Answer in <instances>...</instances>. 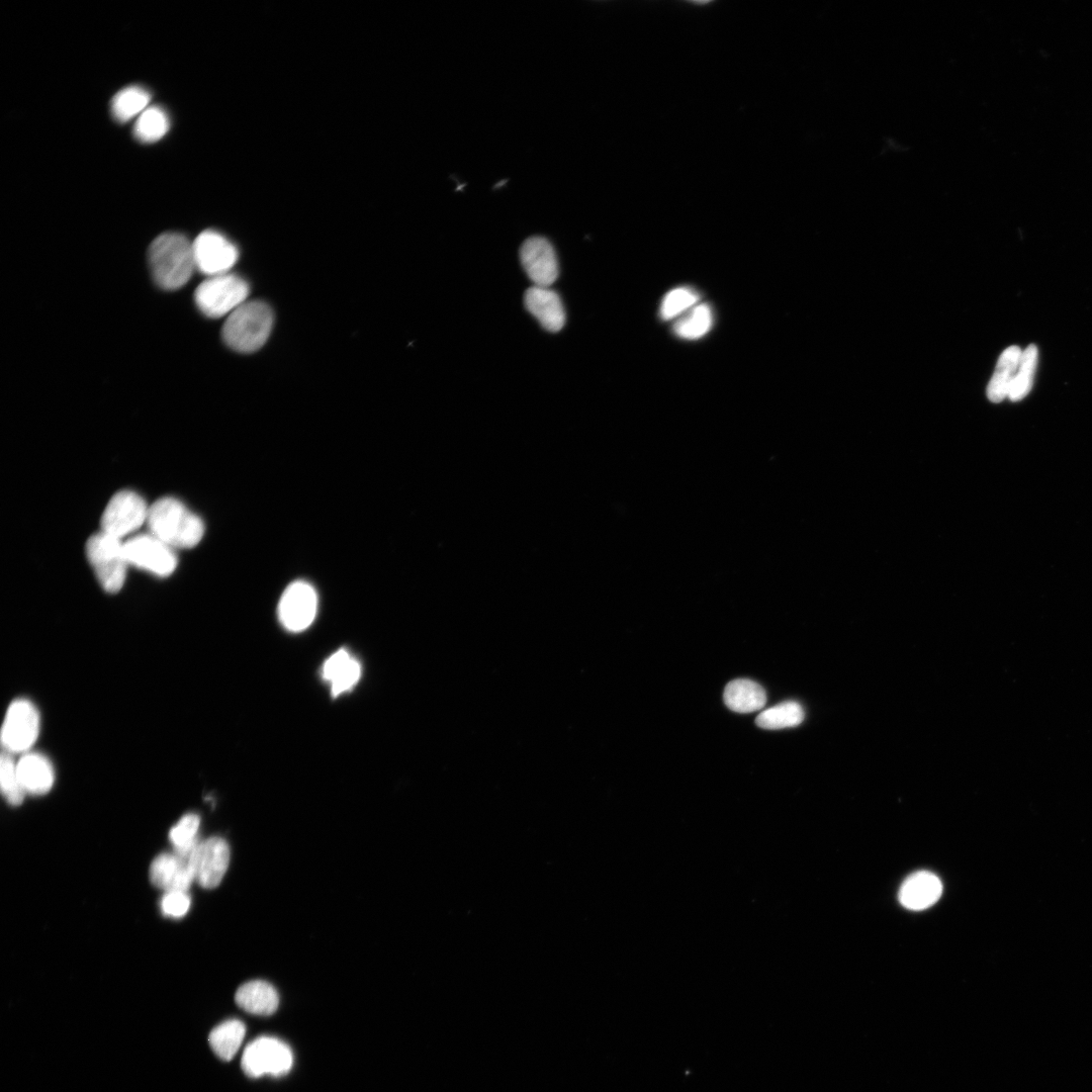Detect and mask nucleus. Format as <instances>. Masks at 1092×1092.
Masks as SVG:
<instances>
[{
    "mask_svg": "<svg viewBox=\"0 0 1092 1092\" xmlns=\"http://www.w3.org/2000/svg\"><path fill=\"white\" fill-rule=\"evenodd\" d=\"M149 264L160 287L178 289L188 282L195 269L192 243L179 233L161 234L149 248Z\"/></svg>",
    "mask_w": 1092,
    "mask_h": 1092,
    "instance_id": "obj_1",
    "label": "nucleus"
},
{
    "mask_svg": "<svg viewBox=\"0 0 1092 1092\" xmlns=\"http://www.w3.org/2000/svg\"><path fill=\"white\" fill-rule=\"evenodd\" d=\"M147 524L151 534L171 548H192L204 534L202 520L170 496L161 497L149 507Z\"/></svg>",
    "mask_w": 1092,
    "mask_h": 1092,
    "instance_id": "obj_2",
    "label": "nucleus"
},
{
    "mask_svg": "<svg viewBox=\"0 0 1092 1092\" xmlns=\"http://www.w3.org/2000/svg\"><path fill=\"white\" fill-rule=\"evenodd\" d=\"M272 326L273 312L267 303L246 301L228 315L222 327V339L235 351L252 353L265 344Z\"/></svg>",
    "mask_w": 1092,
    "mask_h": 1092,
    "instance_id": "obj_3",
    "label": "nucleus"
},
{
    "mask_svg": "<svg viewBox=\"0 0 1092 1092\" xmlns=\"http://www.w3.org/2000/svg\"><path fill=\"white\" fill-rule=\"evenodd\" d=\"M85 551L103 589L110 594L120 590L128 564L120 539L102 531L95 533L87 540Z\"/></svg>",
    "mask_w": 1092,
    "mask_h": 1092,
    "instance_id": "obj_4",
    "label": "nucleus"
},
{
    "mask_svg": "<svg viewBox=\"0 0 1092 1092\" xmlns=\"http://www.w3.org/2000/svg\"><path fill=\"white\" fill-rule=\"evenodd\" d=\"M248 282L242 277L224 273L210 276L195 290L194 300L199 310L209 317L231 314L247 301Z\"/></svg>",
    "mask_w": 1092,
    "mask_h": 1092,
    "instance_id": "obj_5",
    "label": "nucleus"
},
{
    "mask_svg": "<svg viewBox=\"0 0 1092 1092\" xmlns=\"http://www.w3.org/2000/svg\"><path fill=\"white\" fill-rule=\"evenodd\" d=\"M39 728L36 707L26 699L13 701L6 711L1 730L4 750L11 754L28 752L38 737Z\"/></svg>",
    "mask_w": 1092,
    "mask_h": 1092,
    "instance_id": "obj_6",
    "label": "nucleus"
},
{
    "mask_svg": "<svg viewBox=\"0 0 1092 1092\" xmlns=\"http://www.w3.org/2000/svg\"><path fill=\"white\" fill-rule=\"evenodd\" d=\"M293 1063L292 1052L283 1041L275 1037L261 1036L249 1043L242 1057V1069L253 1078L264 1075L282 1076L287 1074Z\"/></svg>",
    "mask_w": 1092,
    "mask_h": 1092,
    "instance_id": "obj_7",
    "label": "nucleus"
},
{
    "mask_svg": "<svg viewBox=\"0 0 1092 1092\" xmlns=\"http://www.w3.org/2000/svg\"><path fill=\"white\" fill-rule=\"evenodd\" d=\"M149 508L134 491L120 490L108 502L102 517L101 531L121 539L147 522Z\"/></svg>",
    "mask_w": 1092,
    "mask_h": 1092,
    "instance_id": "obj_8",
    "label": "nucleus"
},
{
    "mask_svg": "<svg viewBox=\"0 0 1092 1092\" xmlns=\"http://www.w3.org/2000/svg\"><path fill=\"white\" fill-rule=\"evenodd\" d=\"M317 604L316 590L309 582L293 581L284 589L279 600V621L286 630L301 632L314 621Z\"/></svg>",
    "mask_w": 1092,
    "mask_h": 1092,
    "instance_id": "obj_9",
    "label": "nucleus"
},
{
    "mask_svg": "<svg viewBox=\"0 0 1092 1092\" xmlns=\"http://www.w3.org/2000/svg\"><path fill=\"white\" fill-rule=\"evenodd\" d=\"M128 564L159 576L170 575L177 566L173 548L152 534H141L123 543Z\"/></svg>",
    "mask_w": 1092,
    "mask_h": 1092,
    "instance_id": "obj_10",
    "label": "nucleus"
},
{
    "mask_svg": "<svg viewBox=\"0 0 1092 1092\" xmlns=\"http://www.w3.org/2000/svg\"><path fill=\"white\" fill-rule=\"evenodd\" d=\"M192 246L195 268L209 277L229 273L239 257L237 247L212 230L199 234Z\"/></svg>",
    "mask_w": 1092,
    "mask_h": 1092,
    "instance_id": "obj_11",
    "label": "nucleus"
},
{
    "mask_svg": "<svg viewBox=\"0 0 1092 1092\" xmlns=\"http://www.w3.org/2000/svg\"><path fill=\"white\" fill-rule=\"evenodd\" d=\"M195 882L204 889L217 887L230 862L228 842L218 836L199 841L190 857Z\"/></svg>",
    "mask_w": 1092,
    "mask_h": 1092,
    "instance_id": "obj_12",
    "label": "nucleus"
},
{
    "mask_svg": "<svg viewBox=\"0 0 1092 1092\" xmlns=\"http://www.w3.org/2000/svg\"><path fill=\"white\" fill-rule=\"evenodd\" d=\"M524 270L534 285L550 287L558 277V261L552 245L542 237L526 240L520 249Z\"/></svg>",
    "mask_w": 1092,
    "mask_h": 1092,
    "instance_id": "obj_13",
    "label": "nucleus"
},
{
    "mask_svg": "<svg viewBox=\"0 0 1092 1092\" xmlns=\"http://www.w3.org/2000/svg\"><path fill=\"white\" fill-rule=\"evenodd\" d=\"M191 855L181 856L173 851L156 856L149 871L151 883L165 892H187L191 884L195 882L190 862Z\"/></svg>",
    "mask_w": 1092,
    "mask_h": 1092,
    "instance_id": "obj_14",
    "label": "nucleus"
},
{
    "mask_svg": "<svg viewBox=\"0 0 1092 1092\" xmlns=\"http://www.w3.org/2000/svg\"><path fill=\"white\" fill-rule=\"evenodd\" d=\"M525 306L549 332H559L565 324V311L559 295L550 287L532 286L526 290Z\"/></svg>",
    "mask_w": 1092,
    "mask_h": 1092,
    "instance_id": "obj_15",
    "label": "nucleus"
},
{
    "mask_svg": "<svg viewBox=\"0 0 1092 1092\" xmlns=\"http://www.w3.org/2000/svg\"><path fill=\"white\" fill-rule=\"evenodd\" d=\"M322 676L329 684L333 697L351 691L361 677V664L349 650L338 649L324 662Z\"/></svg>",
    "mask_w": 1092,
    "mask_h": 1092,
    "instance_id": "obj_16",
    "label": "nucleus"
},
{
    "mask_svg": "<svg viewBox=\"0 0 1092 1092\" xmlns=\"http://www.w3.org/2000/svg\"><path fill=\"white\" fill-rule=\"evenodd\" d=\"M942 893L937 876L920 871L909 876L899 890V901L907 909L920 911L935 904Z\"/></svg>",
    "mask_w": 1092,
    "mask_h": 1092,
    "instance_id": "obj_17",
    "label": "nucleus"
},
{
    "mask_svg": "<svg viewBox=\"0 0 1092 1092\" xmlns=\"http://www.w3.org/2000/svg\"><path fill=\"white\" fill-rule=\"evenodd\" d=\"M17 771L26 794L43 795L55 782V771L51 761L37 752H26L17 760Z\"/></svg>",
    "mask_w": 1092,
    "mask_h": 1092,
    "instance_id": "obj_18",
    "label": "nucleus"
},
{
    "mask_svg": "<svg viewBox=\"0 0 1092 1092\" xmlns=\"http://www.w3.org/2000/svg\"><path fill=\"white\" fill-rule=\"evenodd\" d=\"M235 1000L245 1011L262 1016L273 1014L279 1004L277 991L263 980L249 981L240 986Z\"/></svg>",
    "mask_w": 1092,
    "mask_h": 1092,
    "instance_id": "obj_19",
    "label": "nucleus"
},
{
    "mask_svg": "<svg viewBox=\"0 0 1092 1092\" xmlns=\"http://www.w3.org/2000/svg\"><path fill=\"white\" fill-rule=\"evenodd\" d=\"M726 706L738 713H750L763 708L766 694L757 682L738 678L728 682L723 694Z\"/></svg>",
    "mask_w": 1092,
    "mask_h": 1092,
    "instance_id": "obj_20",
    "label": "nucleus"
},
{
    "mask_svg": "<svg viewBox=\"0 0 1092 1092\" xmlns=\"http://www.w3.org/2000/svg\"><path fill=\"white\" fill-rule=\"evenodd\" d=\"M1022 351L1018 346L1006 348L1000 355L995 371L987 386L990 401L998 403L1008 396L1011 382L1016 374Z\"/></svg>",
    "mask_w": 1092,
    "mask_h": 1092,
    "instance_id": "obj_21",
    "label": "nucleus"
},
{
    "mask_svg": "<svg viewBox=\"0 0 1092 1092\" xmlns=\"http://www.w3.org/2000/svg\"><path fill=\"white\" fill-rule=\"evenodd\" d=\"M245 1024L238 1019H230L215 1026L209 1033L208 1041L212 1051L223 1061H230L237 1054L245 1037Z\"/></svg>",
    "mask_w": 1092,
    "mask_h": 1092,
    "instance_id": "obj_22",
    "label": "nucleus"
},
{
    "mask_svg": "<svg viewBox=\"0 0 1092 1092\" xmlns=\"http://www.w3.org/2000/svg\"><path fill=\"white\" fill-rule=\"evenodd\" d=\"M150 101L151 94L147 89L138 85L127 86L113 96L110 104L112 116L118 122H126L147 109Z\"/></svg>",
    "mask_w": 1092,
    "mask_h": 1092,
    "instance_id": "obj_23",
    "label": "nucleus"
},
{
    "mask_svg": "<svg viewBox=\"0 0 1092 1092\" xmlns=\"http://www.w3.org/2000/svg\"><path fill=\"white\" fill-rule=\"evenodd\" d=\"M713 313L709 304L697 303L678 317L673 325L674 334L686 340H697L712 328Z\"/></svg>",
    "mask_w": 1092,
    "mask_h": 1092,
    "instance_id": "obj_24",
    "label": "nucleus"
},
{
    "mask_svg": "<svg viewBox=\"0 0 1092 1092\" xmlns=\"http://www.w3.org/2000/svg\"><path fill=\"white\" fill-rule=\"evenodd\" d=\"M170 118L160 106H149L136 118L133 125L134 138L142 143H154L161 140L169 130Z\"/></svg>",
    "mask_w": 1092,
    "mask_h": 1092,
    "instance_id": "obj_25",
    "label": "nucleus"
},
{
    "mask_svg": "<svg viewBox=\"0 0 1092 1092\" xmlns=\"http://www.w3.org/2000/svg\"><path fill=\"white\" fill-rule=\"evenodd\" d=\"M803 719L802 706L797 702L788 701L761 712L756 717L755 723L763 729H782L797 726Z\"/></svg>",
    "mask_w": 1092,
    "mask_h": 1092,
    "instance_id": "obj_26",
    "label": "nucleus"
},
{
    "mask_svg": "<svg viewBox=\"0 0 1092 1092\" xmlns=\"http://www.w3.org/2000/svg\"><path fill=\"white\" fill-rule=\"evenodd\" d=\"M199 826L200 817L195 813H187L170 829L169 839L175 853L181 856H190L193 853L199 843Z\"/></svg>",
    "mask_w": 1092,
    "mask_h": 1092,
    "instance_id": "obj_27",
    "label": "nucleus"
},
{
    "mask_svg": "<svg viewBox=\"0 0 1092 1092\" xmlns=\"http://www.w3.org/2000/svg\"><path fill=\"white\" fill-rule=\"evenodd\" d=\"M1037 359L1038 350L1035 345L1031 344L1022 351L1019 365L1011 382L1007 396L1010 400H1021L1029 393L1033 384Z\"/></svg>",
    "mask_w": 1092,
    "mask_h": 1092,
    "instance_id": "obj_28",
    "label": "nucleus"
},
{
    "mask_svg": "<svg viewBox=\"0 0 1092 1092\" xmlns=\"http://www.w3.org/2000/svg\"><path fill=\"white\" fill-rule=\"evenodd\" d=\"M0 786L2 795L8 804L18 806L22 803L26 793L18 776L17 761L11 753L5 750H3L0 757Z\"/></svg>",
    "mask_w": 1092,
    "mask_h": 1092,
    "instance_id": "obj_29",
    "label": "nucleus"
},
{
    "mask_svg": "<svg viewBox=\"0 0 1092 1092\" xmlns=\"http://www.w3.org/2000/svg\"><path fill=\"white\" fill-rule=\"evenodd\" d=\"M699 294L692 288L682 286L668 291L659 308L662 320L668 321L685 313L699 301Z\"/></svg>",
    "mask_w": 1092,
    "mask_h": 1092,
    "instance_id": "obj_30",
    "label": "nucleus"
},
{
    "mask_svg": "<svg viewBox=\"0 0 1092 1092\" xmlns=\"http://www.w3.org/2000/svg\"><path fill=\"white\" fill-rule=\"evenodd\" d=\"M190 905V896L185 891L165 892L160 902L162 913L171 918L183 917L188 912Z\"/></svg>",
    "mask_w": 1092,
    "mask_h": 1092,
    "instance_id": "obj_31",
    "label": "nucleus"
}]
</instances>
